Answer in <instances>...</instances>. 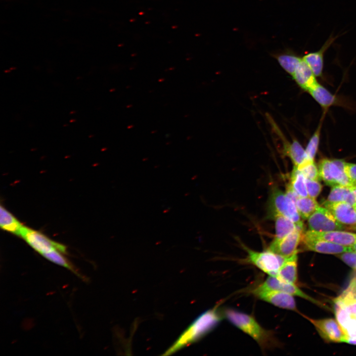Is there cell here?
<instances>
[{"mask_svg":"<svg viewBox=\"0 0 356 356\" xmlns=\"http://www.w3.org/2000/svg\"><path fill=\"white\" fill-rule=\"evenodd\" d=\"M223 317V312L218 305L203 312L181 333L162 355H171L200 340L215 328Z\"/></svg>","mask_w":356,"mask_h":356,"instance_id":"obj_1","label":"cell"},{"mask_svg":"<svg viewBox=\"0 0 356 356\" xmlns=\"http://www.w3.org/2000/svg\"><path fill=\"white\" fill-rule=\"evenodd\" d=\"M222 312L228 321L251 337L262 349L269 350L279 346L273 332L263 327L252 316L230 308Z\"/></svg>","mask_w":356,"mask_h":356,"instance_id":"obj_2","label":"cell"},{"mask_svg":"<svg viewBox=\"0 0 356 356\" xmlns=\"http://www.w3.org/2000/svg\"><path fill=\"white\" fill-rule=\"evenodd\" d=\"M269 218L282 215L292 221L296 226L304 228L303 222L295 203L277 187H273L270 195L268 205Z\"/></svg>","mask_w":356,"mask_h":356,"instance_id":"obj_3","label":"cell"},{"mask_svg":"<svg viewBox=\"0 0 356 356\" xmlns=\"http://www.w3.org/2000/svg\"><path fill=\"white\" fill-rule=\"evenodd\" d=\"M345 161L341 159L323 158L318 164L321 179L328 185L354 186L344 171Z\"/></svg>","mask_w":356,"mask_h":356,"instance_id":"obj_4","label":"cell"},{"mask_svg":"<svg viewBox=\"0 0 356 356\" xmlns=\"http://www.w3.org/2000/svg\"><path fill=\"white\" fill-rule=\"evenodd\" d=\"M243 246L248 254L247 261L269 276L276 275L287 258L268 249L266 251L257 252Z\"/></svg>","mask_w":356,"mask_h":356,"instance_id":"obj_5","label":"cell"},{"mask_svg":"<svg viewBox=\"0 0 356 356\" xmlns=\"http://www.w3.org/2000/svg\"><path fill=\"white\" fill-rule=\"evenodd\" d=\"M19 236L36 251L42 255L53 250H57L66 254V247L64 245L52 241L43 233L23 226Z\"/></svg>","mask_w":356,"mask_h":356,"instance_id":"obj_6","label":"cell"},{"mask_svg":"<svg viewBox=\"0 0 356 356\" xmlns=\"http://www.w3.org/2000/svg\"><path fill=\"white\" fill-rule=\"evenodd\" d=\"M258 299L279 308L297 311L293 296L275 290L264 289L257 287L252 291Z\"/></svg>","mask_w":356,"mask_h":356,"instance_id":"obj_7","label":"cell"},{"mask_svg":"<svg viewBox=\"0 0 356 356\" xmlns=\"http://www.w3.org/2000/svg\"><path fill=\"white\" fill-rule=\"evenodd\" d=\"M308 220L310 230L323 232L345 229L325 207H319Z\"/></svg>","mask_w":356,"mask_h":356,"instance_id":"obj_8","label":"cell"},{"mask_svg":"<svg viewBox=\"0 0 356 356\" xmlns=\"http://www.w3.org/2000/svg\"><path fill=\"white\" fill-rule=\"evenodd\" d=\"M323 205L345 229L355 230L356 228V212L354 207L345 202H324Z\"/></svg>","mask_w":356,"mask_h":356,"instance_id":"obj_9","label":"cell"},{"mask_svg":"<svg viewBox=\"0 0 356 356\" xmlns=\"http://www.w3.org/2000/svg\"><path fill=\"white\" fill-rule=\"evenodd\" d=\"M304 228L296 229L283 238L270 243L268 250L284 257H289L298 253L297 247L301 241Z\"/></svg>","mask_w":356,"mask_h":356,"instance_id":"obj_10","label":"cell"},{"mask_svg":"<svg viewBox=\"0 0 356 356\" xmlns=\"http://www.w3.org/2000/svg\"><path fill=\"white\" fill-rule=\"evenodd\" d=\"M308 319L324 340L333 342H346L347 337L337 320L333 318Z\"/></svg>","mask_w":356,"mask_h":356,"instance_id":"obj_11","label":"cell"},{"mask_svg":"<svg viewBox=\"0 0 356 356\" xmlns=\"http://www.w3.org/2000/svg\"><path fill=\"white\" fill-rule=\"evenodd\" d=\"M306 236L339 244L352 247L356 243V234L340 230L316 231L309 230L303 233Z\"/></svg>","mask_w":356,"mask_h":356,"instance_id":"obj_12","label":"cell"},{"mask_svg":"<svg viewBox=\"0 0 356 356\" xmlns=\"http://www.w3.org/2000/svg\"><path fill=\"white\" fill-rule=\"evenodd\" d=\"M258 287L264 289L280 291L293 296H298L304 298L315 304L318 303L316 300L311 298L300 290L295 284L282 280L276 276L269 275Z\"/></svg>","mask_w":356,"mask_h":356,"instance_id":"obj_13","label":"cell"},{"mask_svg":"<svg viewBox=\"0 0 356 356\" xmlns=\"http://www.w3.org/2000/svg\"><path fill=\"white\" fill-rule=\"evenodd\" d=\"M301 241L308 250L328 254H339L352 251L351 247L342 246L321 239L306 236L302 234Z\"/></svg>","mask_w":356,"mask_h":356,"instance_id":"obj_14","label":"cell"},{"mask_svg":"<svg viewBox=\"0 0 356 356\" xmlns=\"http://www.w3.org/2000/svg\"><path fill=\"white\" fill-rule=\"evenodd\" d=\"M338 37V36H334L331 34L319 50L308 53L303 57L316 77H319L322 75L325 52Z\"/></svg>","mask_w":356,"mask_h":356,"instance_id":"obj_15","label":"cell"},{"mask_svg":"<svg viewBox=\"0 0 356 356\" xmlns=\"http://www.w3.org/2000/svg\"><path fill=\"white\" fill-rule=\"evenodd\" d=\"M292 76L300 87L308 92L318 83L316 77L303 57Z\"/></svg>","mask_w":356,"mask_h":356,"instance_id":"obj_16","label":"cell"},{"mask_svg":"<svg viewBox=\"0 0 356 356\" xmlns=\"http://www.w3.org/2000/svg\"><path fill=\"white\" fill-rule=\"evenodd\" d=\"M308 92L325 112L332 106L342 105L343 103L336 95L318 83Z\"/></svg>","mask_w":356,"mask_h":356,"instance_id":"obj_17","label":"cell"},{"mask_svg":"<svg viewBox=\"0 0 356 356\" xmlns=\"http://www.w3.org/2000/svg\"><path fill=\"white\" fill-rule=\"evenodd\" d=\"M275 276L286 282L296 283L297 279V254L286 258Z\"/></svg>","mask_w":356,"mask_h":356,"instance_id":"obj_18","label":"cell"},{"mask_svg":"<svg viewBox=\"0 0 356 356\" xmlns=\"http://www.w3.org/2000/svg\"><path fill=\"white\" fill-rule=\"evenodd\" d=\"M328 203L345 202L353 207L356 205V197L351 189V187L341 185L332 186L327 200Z\"/></svg>","mask_w":356,"mask_h":356,"instance_id":"obj_19","label":"cell"},{"mask_svg":"<svg viewBox=\"0 0 356 356\" xmlns=\"http://www.w3.org/2000/svg\"><path fill=\"white\" fill-rule=\"evenodd\" d=\"M284 152L285 155L291 159L294 166L296 167L307 159L305 149L296 139H294L291 143L285 141Z\"/></svg>","mask_w":356,"mask_h":356,"instance_id":"obj_20","label":"cell"},{"mask_svg":"<svg viewBox=\"0 0 356 356\" xmlns=\"http://www.w3.org/2000/svg\"><path fill=\"white\" fill-rule=\"evenodd\" d=\"M0 226L2 229L19 236L23 225L10 212L0 206Z\"/></svg>","mask_w":356,"mask_h":356,"instance_id":"obj_21","label":"cell"},{"mask_svg":"<svg viewBox=\"0 0 356 356\" xmlns=\"http://www.w3.org/2000/svg\"><path fill=\"white\" fill-rule=\"evenodd\" d=\"M275 235L273 240H279L291 232L296 228V224L290 219L280 215L275 216Z\"/></svg>","mask_w":356,"mask_h":356,"instance_id":"obj_22","label":"cell"},{"mask_svg":"<svg viewBox=\"0 0 356 356\" xmlns=\"http://www.w3.org/2000/svg\"><path fill=\"white\" fill-rule=\"evenodd\" d=\"M297 210L304 219L308 218L320 207L315 198L310 196L299 197L295 202Z\"/></svg>","mask_w":356,"mask_h":356,"instance_id":"obj_23","label":"cell"},{"mask_svg":"<svg viewBox=\"0 0 356 356\" xmlns=\"http://www.w3.org/2000/svg\"><path fill=\"white\" fill-rule=\"evenodd\" d=\"M306 179L303 174L294 166L291 175L290 182L288 187L292 189L300 197L308 196Z\"/></svg>","mask_w":356,"mask_h":356,"instance_id":"obj_24","label":"cell"},{"mask_svg":"<svg viewBox=\"0 0 356 356\" xmlns=\"http://www.w3.org/2000/svg\"><path fill=\"white\" fill-rule=\"evenodd\" d=\"M277 59L283 69L292 76L302 58L292 53L287 52L278 55Z\"/></svg>","mask_w":356,"mask_h":356,"instance_id":"obj_25","label":"cell"},{"mask_svg":"<svg viewBox=\"0 0 356 356\" xmlns=\"http://www.w3.org/2000/svg\"><path fill=\"white\" fill-rule=\"evenodd\" d=\"M321 126L322 121L319 124L307 144L305 152L308 160L314 161L319 144Z\"/></svg>","mask_w":356,"mask_h":356,"instance_id":"obj_26","label":"cell"},{"mask_svg":"<svg viewBox=\"0 0 356 356\" xmlns=\"http://www.w3.org/2000/svg\"><path fill=\"white\" fill-rule=\"evenodd\" d=\"M62 254L63 253L58 250H53L43 254L42 256L48 261L55 264L66 267L76 273L77 275H79L76 271L74 267L69 261H68V260L62 255Z\"/></svg>","mask_w":356,"mask_h":356,"instance_id":"obj_27","label":"cell"},{"mask_svg":"<svg viewBox=\"0 0 356 356\" xmlns=\"http://www.w3.org/2000/svg\"><path fill=\"white\" fill-rule=\"evenodd\" d=\"M296 168L303 174L306 178L318 181L321 179L318 168L314 161L307 159Z\"/></svg>","mask_w":356,"mask_h":356,"instance_id":"obj_28","label":"cell"},{"mask_svg":"<svg viewBox=\"0 0 356 356\" xmlns=\"http://www.w3.org/2000/svg\"><path fill=\"white\" fill-rule=\"evenodd\" d=\"M335 299L346 308L353 317L356 319V300L352 292L346 290Z\"/></svg>","mask_w":356,"mask_h":356,"instance_id":"obj_29","label":"cell"},{"mask_svg":"<svg viewBox=\"0 0 356 356\" xmlns=\"http://www.w3.org/2000/svg\"><path fill=\"white\" fill-rule=\"evenodd\" d=\"M306 187L308 196L315 198L320 194L322 186L318 180L306 179Z\"/></svg>","mask_w":356,"mask_h":356,"instance_id":"obj_30","label":"cell"},{"mask_svg":"<svg viewBox=\"0 0 356 356\" xmlns=\"http://www.w3.org/2000/svg\"><path fill=\"white\" fill-rule=\"evenodd\" d=\"M345 263L354 269H356V252L349 251L339 254L338 256Z\"/></svg>","mask_w":356,"mask_h":356,"instance_id":"obj_31","label":"cell"},{"mask_svg":"<svg viewBox=\"0 0 356 356\" xmlns=\"http://www.w3.org/2000/svg\"><path fill=\"white\" fill-rule=\"evenodd\" d=\"M344 171L354 186L356 185V164L345 162Z\"/></svg>","mask_w":356,"mask_h":356,"instance_id":"obj_32","label":"cell"},{"mask_svg":"<svg viewBox=\"0 0 356 356\" xmlns=\"http://www.w3.org/2000/svg\"><path fill=\"white\" fill-rule=\"evenodd\" d=\"M346 343L353 345H356V338H347Z\"/></svg>","mask_w":356,"mask_h":356,"instance_id":"obj_33","label":"cell"},{"mask_svg":"<svg viewBox=\"0 0 356 356\" xmlns=\"http://www.w3.org/2000/svg\"><path fill=\"white\" fill-rule=\"evenodd\" d=\"M351 189L356 197V185L351 187Z\"/></svg>","mask_w":356,"mask_h":356,"instance_id":"obj_34","label":"cell"},{"mask_svg":"<svg viewBox=\"0 0 356 356\" xmlns=\"http://www.w3.org/2000/svg\"><path fill=\"white\" fill-rule=\"evenodd\" d=\"M351 248L352 251L356 252V243L353 246L351 247Z\"/></svg>","mask_w":356,"mask_h":356,"instance_id":"obj_35","label":"cell"},{"mask_svg":"<svg viewBox=\"0 0 356 356\" xmlns=\"http://www.w3.org/2000/svg\"><path fill=\"white\" fill-rule=\"evenodd\" d=\"M354 209H355V211H356V205L355 207H354Z\"/></svg>","mask_w":356,"mask_h":356,"instance_id":"obj_36","label":"cell"},{"mask_svg":"<svg viewBox=\"0 0 356 356\" xmlns=\"http://www.w3.org/2000/svg\"><path fill=\"white\" fill-rule=\"evenodd\" d=\"M355 230H356V229H355Z\"/></svg>","mask_w":356,"mask_h":356,"instance_id":"obj_37","label":"cell"}]
</instances>
